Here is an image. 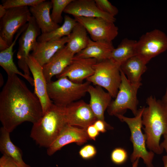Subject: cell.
I'll return each instance as SVG.
<instances>
[{
    "mask_svg": "<svg viewBox=\"0 0 167 167\" xmlns=\"http://www.w3.org/2000/svg\"><path fill=\"white\" fill-rule=\"evenodd\" d=\"M43 115L41 102L34 93L16 75L8 76L0 93V121L10 133L28 122L33 124Z\"/></svg>",
    "mask_w": 167,
    "mask_h": 167,
    "instance_id": "6da1fadb",
    "label": "cell"
},
{
    "mask_svg": "<svg viewBox=\"0 0 167 167\" xmlns=\"http://www.w3.org/2000/svg\"><path fill=\"white\" fill-rule=\"evenodd\" d=\"M142 116L143 128L146 138V147L154 153L162 154V136L167 135V104L151 95L146 99Z\"/></svg>",
    "mask_w": 167,
    "mask_h": 167,
    "instance_id": "7a4b0ae2",
    "label": "cell"
},
{
    "mask_svg": "<svg viewBox=\"0 0 167 167\" xmlns=\"http://www.w3.org/2000/svg\"><path fill=\"white\" fill-rule=\"evenodd\" d=\"M67 124L66 107L53 103L40 119L33 124L30 136L39 146L48 148Z\"/></svg>",
    "mask_w": 167,
    "mask_h": 167,
    "instance_id": "3957f363",
    "label": "cell"
},
{
    "mask_svg": "<svg viewBox=\"0 0 167 167\" xmlns=\"http://www.w3.org/2000/svg\"><path fill=\"white\" fill-rule=\"evenodd\" d=\"M90 84L87 81L81 83H76L66 77H61L47 83V93L54 104L66 107L84 96Z\"/></svg>",
    "mask_w": 167,
    "mask_h": 167,
    "instance_id": "277c9868",
    "label": "cell"
},
{
    "mask_svg": "<svg viewBox=\"0 0 167 167\" xmlns=\"http://www.w3.org/2000/svg\"><path fill=\"white\" fill-rule=\"evenodd\" d=\"M144 107L138 109L137 114L133 118L121 115L116 117L121 121L126 123L130 130V140L133 147V152L130 156L131 162L133 163L137 158H141L147 167H154L152 162L155 153L147 150L146 137L142 131V116Z\"/></svg>",
    "mask_w": 167,
    "mask_h": 167,
    "instance_id": "5b68a950",
    "label": "cell"
},
{
    "mask_svg": "<svg viewBox=\"0 0 167 167\" xmlns=\"http://www.w3.org/2000/svg\"><path fill=\"white\" fill-rule=\"evenodd\" d=\"M120 66L111 59L97 62L94 65V74L86 80L104 88L112 98H115L121 82Z\"/></svg>",
    "mask_w": 167,
    "mask_h": 167,
    "instance_id": "8992f818",
    "label": "cell"
},
{
    "mask_svg": "<svg viewBox=\"0 0 167 167\" xmlns=\"http://www.w3.org/2000/svg\"><path fill=\"white\" fill-rule=\"evenodd\" d=\"M121 82L118 93L114 100L112 101L107 108V112L111 116L123 115L128 109L134 116L137 113L139 101L137 94L142 83L133 84L127 79L120 69Z\"/></svg>",
    "mask_w": 167,
    "mask_h": 167,
    "instance_id": "52a82bcc",
    "label": "cell"
},
{
    "mask_svg": "<svg viewBox=\"0 0 167 167\" xmlns=\"http://www.w3.org/2000/svg\"><path fill=\"white\" fill-rule=\"evenodd\" d=\"M136 56L147 63L153 58L167 50V35L155 29L142 35L136 41Z\"/></svg>",
    "mask_w": 167,
    "mask_h": 167,
    "instance_id": "ba28073f",
    "label": "cell"
},
{
    "mask_svg": "<svg viewBox=\"0 0 167 167\" xmlns=\"http://www.w3.org/2000/svg\"><path fill=\"white\" fill-rule=\"evenodd\" d=\"M32 16L28 6L7 9L5 15L0 19V37L10 46L14 35L28 22Z\"/></svg>",
    "mask_w": 167,
    "mask_h": 167,
    "instance_id": "9c48e42d",
    "label": "cell"
},
{
    "mask_svg": "<svg viewBox=\"0 0 167 167\" xmlns=\"http://www.w3.org/2000/svg\"><path fill=\"white\" fill-rule=\"evenodd\" d=\"M74 18L85 28L93 41L112 42L118 34V28L114 23L102 18L75 17Z\"/></svg>",
    "mask_w": 167,
    "mask_h": 167,
    "instance_id": "30bf717a",
    "label": "cell"
},
{
    "mask_svg": "<svg viewBox=\"0 0 167 167\" xmlns=\"http://www.w3.org/2000/svg\"><path fill=\"white\" fill-rule=\"evenodd\" d=\"M41 29L32 16L28 22L26 29L20 36L17 54L18 65L24 74L30 76V71L27 62L30 52L32 51L41 34Z\"/></svg>",
    "mask_w": 167,
    "mask_h": 167,
    "instance_id": "8fae6325",
    "label": "cell"
},
{
    "mask_svg": "<svg viewBox=\"0 0 167 167\" xmlns=\"http://www.w3.org/2000/svg\"><path fill=\"white\" fill-rule=\"evenodd\" d=\"M66 116L67 124L79 126L85 130L97 120L89 104L82 100L66 106Z\"/></svg>",
    "mask_w": 167,
    "mask_h": 167,
    "instance_id": "7c38bea8",
    "label": "cell"
},
{
    "mask_svg": "<svg viewBox=\"0 0 167 167\" xmlns=\"http://www.w3.org/2000/svg\"><path fill=\"white\" fill-rule=\"evenodd\" d=\"M27 62L33 77L34 93L41 102L44 114L50 108L53 102L48 95L47 83L43 73L42 66L30 54Z\"/></svg>",
    "mask_w": 167,
    "mask_h": 167,
    "instance_id": "4fadbf2b",
    "label": "cell"
},
{
    "mask_svg": "<svg viewBox=\"0 0 167 167\" xmlns=\"http://www.w3.org/2000/svg\"><path fill=\"white\" fill-rule=\"evenodd\" d=\"M97 62L92 58H76L74 57L70 64L60 74L56 76L58 78L65 77L71 81L77 83L93 75L94 65Z\"/></svg>",
    "mask_w": 167,
    "mask_h": 167,
    "instance_id": "5bb4252c",
    "label": "cell"
},
{
    "mask_svg": "<svg viewBox=\"0 0 167 167\" xmlns=\"http://www.w3.org/2000/svg\"><path fill=\"white\" fill-rule=\"evenodd\" d=\"M63 12L74 17L101 18L114 23L116 21L115 17L101 11L95 0H73L66 7Z\"/></svg>",
    "mask_w": 167,
    "mask_h": 167,
    "instance_id": "9a60e30c",
    "label": "cell"
},
{
    "mask_svg": "<svg viewBox=\"0 0 167 167\" xmlns=\"http://www.w3.org/2000/svg\"><path fill=\"white\" fill-rule=\"evenodd\" d=\"M89 139L86 130L67 124L55 141L47 148V154L51 156L67 144L75 143L80 145Z\"/></svg>",
    "mask_w": 167,
    "mask_h": 167,
    "instance_id": "2e32d148",
    "label": "cell"
},
{
    "mask_svg": "<svg viewBox=\"0 0 167 167\" xmlns=\"http://www.w3.org/2000/svg\"><path fill=\"white\" fill-rule=\"evenodd\" d=\"M74 55L65 45L42 66L43 73L47 83L51 81L53 76L60 74L70 64Z\"/></svg>",
    "mask_w": 167,
    "mask_h": 167,
    "instance_id": "e0dca14e",
    "label": "cell"
},
{
    "mask_svg": "<svg viewBox=\"0 0 167 167\" xmlns=\"http://www.w3.org/2000/svg\"><path fill=\"white\" fill-rule=\"evenodd\" d=\"M52 8L51 1L44 0L37 5L29 8L32 16L35 19L42 33L51 32L60 26L51 19L50 11Z\"/></svg>",
    "mask_w": 167,
    "mask_h": 167,
    "instance_id": "ac0fdd59",
    "label": "cell"
},
{
    "mask_svg": "<svg viewBox=\"0 0 167 167\" xmlns=\"http://www.w3.org/2000/svg\"><path fill=\"white\" fill-rule=\"evenodd\" d=\"M87 92L90 96L89 104L97 119L105 121L104 113L112 101V96L98 86L94 87L90 85Z\"/></svg>",
    "mask_w": 167,
    "mask_h": 167,
    "instance_id": "d6986e66",
    "label": "cell"
},
{
    "mask_svg": "<svg viewBox=\"0 0 167 167\" xmlns=\"http://www.w3.org/2000/svg\"><path fill=\"white\" fill-rule=\"evenodd\" d=\"M68 36L55 41L44 42L37 41L31 55L42 66L48 62L51 58L66 44Z\"/></svg>",
    "mask_w": 167,
    "mask_h": 167,
    "instance_id": "ffe728a7",
    "label": "cell"
},
{
    "mask_svg": "<svg viewBox=\"0 0 167 167\" xmlns=\"http://www.w3.org/2000/svg\"><path fill=\"white\" fill-rule=\"evenodd\" d=\"M114 48L112 42L104 41H94L89 38L86 47L75 54L74 57L92 58L99 62L109 59Z\"/></svg>",
    "mask_w": 167,
    "mask_h": 167,
    "instance_id": "44dd1931",
    "label": "cell"
},
{
    "mask_svg": "<svg viewBox=\"0 0 167 167\" xmlns=\"http://www.w3.org/2000/svg\"><path fill=\"white\" fill-rule=\"evenodd\" d=\"M28 23L22 27L18 31L11 45L6 49L0 52V65L4 70L8 76L19 75L28 81L32 86H34L33 78L20 71L13 61V48L18 38L27 27Z\"/></svg>",
    "mask_w": 167,
    "mask_h": 167,
    "instance_id": "7402d4cb",
    "label": "cell"
},
{
    "mask_svg": "<svg viewBox=\"0 0 167 167\" xmlns=\"http://www.w3.org/2000/svg\"><path fill=\"white\" fill-rule=\"evenodd\" d=\"M146 62L137 56L130 58L120 66L128 79L133 84L141 83V76L147 69Z\"/></svg>",
    "mask_w": 167,
    "mask_h": 167,
    "instance_id": "603a6c76",
    "label": "cell"
},
{
    "mask_svg": "<svg viewBox=\"0 0 167 167\" xmlns=\"http://www.w3.org/2000/svg\"><path fill=\"white\" fill-rule=\"evenodd\" d=\"M10 133L2 126L0 129V151L3 154L12 158L20 167H31L22 159L21 150L11 141Z\"/></svg>",
    "mask_w": 167,
    "mask_h": 167,
    "instance_id": "cb8c5ba5",
    "label": "cell"
},
{
    "mask_svg": "<svg viewBox=\"0 0 167 167\" xmlns=\"http://www.w3.org/2000/svg\"><path fill=\"white\" fill-rule=\"evenodd\" d=\"M87 33L85 28L77 22L68 36V41L66 45L75 55L87 46L89 39Z\"/></svg>",
    "mask_w": 167,
    "mask_h": 167,
    "instance_id": "d4e9b609",
    "label": "cell"
},
{
    "mask_svg": "<svg viewBox=\"0 0 167 167\" xmlns=\"http://www.w3.org/2000/svg\"><path fill=\"white\" fill-rule=\"evenodd\" d=\"M77 22L74 18L66 15L64 17L63 24L54 31L41 33L37 38V41L44 42L55 41L68 36Z\"/></svg>",
    "mask_w": 167,
    "mask_h": 167,
    "instance_id": "484cf974",
    "label": "cell"
},
{
    "mask_svg": "<svg viewBox=\"0 0 167 167\" xmlns=\"http://www.w3.org/2000/svg\"><path fill=\"white\" fill-rule=\"evenodd\" d=\"M136 41L125 38L112 51L109 59L121 65L130 58L136 56Z\"/></svg>",
    "mask_w": 167,
    "mask_h": 167,
    "instance_id": "4316f807",
    "label": "cell"
},
{
    "mask_svg": "<svg viewBox=\"0 0 167 167\" xmlns=\"http://www.w3.org/2000/svg\"><path fill=\"white\" fill-rule=\"evenodd\" d=\"M73 0H51L52 3L51 17L53 21L57 24L61 23L63 17L62 14L68 6Z\"/></svg>",
    "mask_w": 167,
    "mask_h": 167,
    "instance_id": "83f0119b",
    "label": "cell"
},
{
    "mask_svg": "<svg viewBox=\"0 0 167 167\" xmlns=\"http://www.w3.org/2000/svg\"><path fill=\"white\" fill-rule=\"evenodd\" d=\"M44 0H3L2 4L6 9L23 6H34L39 4Z\"/></svg>",
    "mask_w": 167,
    "mask_h": 167,
    "instance_id": "f1b7e54d",
    "label": "cell"
},
{
    "mask_svg": "<svg viewBox=\"0 0 167 167\" xmlns=\"http://www.w3.org/2000/svg\"><path fill=\"white\" fill-rule=\"evenodd\" d=\"M98 8L102 11L113 17L118 13V9L108 0H95Z\"/></svg>",
    "mask_w": 167,
    "mask_h": 167,
    "instance_id": "f546056e",
    "label": "cell"
},
{
    "mask_svg": "<svg viewBox=\"0 0 167 167\" xmlns=\"http://www.w3.org/2000/svg\"><path fill=\"white\" fill-rule=\"evenodd\" d=\"M128 154L127 151L123 148H116L112 151L111 159L112 161L117 165L124 163L127 160Z\"/></svg>",
    "mask_w": 167,
    "mask_h": 167,
    "instance_id": "4dcf8cb0",
    "label": "cell"
},
{
    "mask_svg": "<svg viewBox=\"0 0 167 167\" xmlns=\"http://www.w3.org/2000/svg\"><path fill=\"white\" fill-rule=\"evenodd\" d=\"M79 153L83 159H88L95 156L96 153V150L94 146L91 144H87L80 149Z\"/></svg>",
    "mask_w": 167,
    "mask_h": 167,
    "instance_id": "1f68e13d",
    "label": "cell"
},
{
    "mask_svg": "<svg viewBox=\"0 0 167 167\" xmlns=\"http://www.w3.org/2000/svg\"><path fill=\"white\" fill-rule=\"evenodd\" d=\"M0 167H20L11 157L3 155L0 158Z\"/></svg>",
    "mask_w": 167,
    "mask_h": 167,
    "instance_id": "d6a6232c",
    "label": "cell"
},
{
    "mask_svg": "<svg viewBox=\"0 0 167 167\" xmlns=\"http://www.w3.org/2000/svg\"><path fill=\"white\" fill-rule=\"evenodd\" d=\"M96 128L100 132L103 133L106 131V129H113V127L108 124L105 121L97 119L93 123Z\"/></svg>",
    "mask_w": 167,
    "mask_h": 167,
    "instance_id": "836d02e7",
    "label": "cell"
},
{
    "mask_svg": "<svg viewBox=\"0 0 167 167\" xmlns=\"http://www.w3.org/2000/svg\"><path fill=\"white\" fill-rule=\"evenodd\" d=\"M86 131L89 139L94 141L96 140V138L99 134V132L93 124L88 126Z\"/></svg>",
    "mask_w": 167,
    "mask_h": 167,
    "instance_id": "e575fe53",
    "label": "cell"
},
{
    "mask_svg": "<svg viewBox=\"0 0 167 167\" xmlns=\"http://www.w3.org/2000/svg\"><path fill=\"white\" fill-rule=\"evenodd\" d=\"M9 46L6 42L0 37V51H2L7 49Z\"/></svg>",
    "mask_w": 167,
    "mask_h": 167,
    "instance_id": "d590c367",
    "label": "cell"
},
{
    "mask_svg": "<svg viewBox=\"0 0 167 167\" xmlns=\"http://www.w3.org/2000/svg\"><path fill=\"white\" fill-rule=\"evenodd\" d=\"M164 139L163 142L160 143V146L161 148L164 150H165L166 153V156H167V135L163 136Z\"/></svg>",
    "mask_w": 167,
    "mask_h": 167,
    "instance_id": "8d00e7d4",
    "label": "cell"
},
{
    "mask_svg": "<svg viewBox=\"0 0 167 167\" xmlns=\"http://www.w3.org/2000/svg\"><path fill=\"white\" fill-rule=\"evenodd\" d=\"M6 9L2 4L0 5V19L3 17L6 13Z\"/></svg>",
    "mask_w": 167,
    "mask_h": 167,
    "instance_id": "74e56055",
    "label": "cell"
},
{
    "mask_svg": "<svg viewBox=\"0 0 167 167\" xmlns=\"http://www.w3.org/2000/svg\"><path fill=\"white\" fill-rule=\"evenodd\" d=\"M162 160L164 164V167H167V156L166 155L163 156Z\"/></svg>",
    "mask_w": 167,
    "mask_h": 167,
    "instance_id": "f35d334b",
    "label": "cell"
},
{
    "mask_svg": "<svg viewBox=\"0 0 167 167\" xmlns=\"http://www.w3.org/2000/svg\"><path fill=\"white\" fill-rule=\"evenodd\" d=\"M140 158H137L135 161L132 163V167H139V164Z\"/></svg>",
    "mask_w": 167,
    "mask_h": 167,
    "instance_id": "ab89813d",
    "label": "cell"
},
{
    "mask_svg": "<svg viewBox=\"0 0 167 167\" xmlns=\"http://www.w3.org/2000/svg\"><path fill=\"white\" fill-rule=\"evenodd\" d=\"M162 100L167 104V87H166L164 95Z\"/></svg>",
    "mask_w": 167,
    "mask_h": 167,
    "instance_id": "60d3db41",
    "label": "cell"
},
{
    "mask_svg": "<svg viewBox=\"0 0 167 167\" xmlns=\"http://www.w3.org/2000/svg\"><path fill=\"white\" fill-rule=\"evenodd\" d=\"M0 87L2 86H3V82H4V80L3 79V78L2 77V76L1 73H0Z\"/></svg>",
    "mask_w": 167,
    "mask_h": 167,
    "instance_id": "b9f144b4",
    "label": "cell"
}]
</instances>
